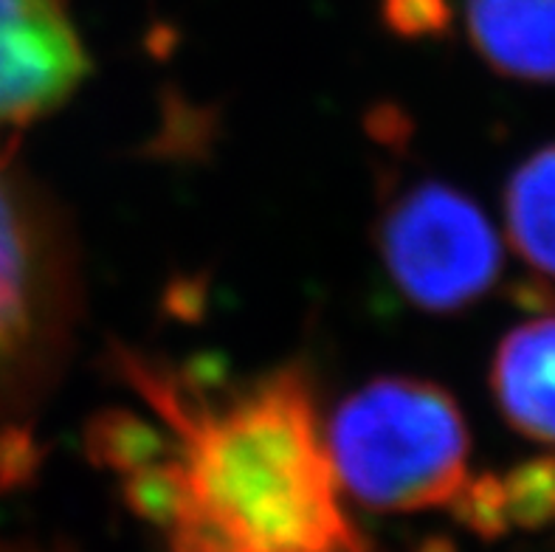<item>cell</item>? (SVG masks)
Here are the masks:
<instances>
[{"label": "cell", "instance_id": "obj_1", "mask_svg": "<svg viewBox=\"0 0 555 552\" xmlns=\"http://www.w3.org/2000/svg\"><path fill=\"white\" fill-rule=\"evenodd\" d=\"M139 409H111L88 451L164 552H373L341 508L305 364L229 381L116 347Z\"/></svg>", "mask_w": 555, "mask_h": 552}, {"label": "cell", "instance_id": "obj_2", "mask_svg": "<svg viewBox=\"0 0 555 552\" xmlns=\"http://www.w3.org/2000/svg\"><path fill=\"white\" fill-rule=\"evenodd\" d=\"M324 442L341 493L370 511H454L472 485L463 409L426 377L366 381L336 406Z\"/></svg>", "mask_w": 555, "mask_h": 552}, {"label": "cell", "instance_id": "obj_3", "mask_svg": "<svg viewBox=\"0 0 555 552\" xmlns=\"http://www.w3.org/2000/svg\"><path fill=\"white\" fill-rule=\"evenodd\" d=\"M77 310V254L63 215L0 155V414L49 386Z\"/></svg>", "mask_w": 555, "mask_h": 552}, {"label": "cell", "instance_id": "obj_4", "mask_svg": "<svg viewBox=\"0 0 555 552\" xmlns=\"http://www.w3.org/2000/svg\"><path fill=\"white\" fill-rule=\"evenodd\" d=\"M375 234L389 282L423 313H460L500 280V234L454 183L421 178L398 189L380 209Z\"/></svg>", "mask_w": 555, "mask_h": 552}, {"label": "cell", "instance_id": "obj_5", "mask_svg": "<svg viewBox=\"0 0 555 552\" xmlns=\"http://www.w3.org/2000/svg\"><path fill=\"white\" fill-rule=\"evenodd\" d=\"M91 74L70 0H0V155Z\"/></svg>", "mask_w": 555, "mask_h": 552}, {"label": "cell", "instance_id": "obj_6", "mask_svg": "<svg viewBox=\"0 0 555 552\" xmlns=\"http://www.w3.org/2000/svg\"><path fill=\"white\" fill-rule=\"evenodd\" d=\"M491 391L507 426L555 446V313L516 324L491 364Z\"/></svg>", "mask_w": 555, "mask_h": 552}, {"label": "cell", "instance_id": "obj_7", "mask_svg": "<svg viewBox=\"0 0 555 552\" xmlns=\"http://www.w3.org/2000/svg\"><path fill=\"white\" fill-rule=\"evenodd\" d=\"M465 28L493 70L555 85V0H465Z\"/></svg>", "mask_w": 555, "mask_h": 552}, {"label": "cell", "instance_id": "obj_8", "mask_svg": "<svg viewBox=\"0 0 555 552\" xmlns=\"http://www.w3.org/2000/svg\"><path fill=\"white\" fill-rule=\"evenodd\" d=\"M511 243L533 271L555 280V144L528 155L505 187Z\"/></svg>", "mask_w": 555, "mask_h": 552}, {"label": "cell", "instance_id": "obj_9", "mask_svg": "<svg viewBox=\"0 0 555 552\" xmlns=\"http://www.w3.org/2000/svg\"><path fill=\"white\" fill-rule=\"evenodd\" d=\"M507 527H544L555 522V460H533L500 479Z\"/></svg>", "mask_w": 555, "mask_h": 552}, {"label": "cell", "instance_id": "obj_10", "mask_svg": "<svg viewBox=\"0 0 555 552\" xmlns=\"http://www.w3.org/2000/svg\"><path fill=\"white\" fill-rule=\"evenodd\" d=\"M0 552H42V550H31V547H0Z\"/></svg>", "mask_w": 555, "mask_h": 552}]
</instances>
